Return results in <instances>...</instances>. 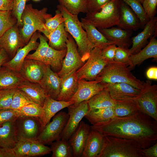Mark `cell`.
I'll use <instances>...</instances> for the list:
<instances>
[{"mask_svg":"<svg viewBox=\"0 0 157 157\" xmlns=\"http://www.w3.org/2000/svg\"><path fill=\"white\" fill-rule=\"evenodd\" d=\"M90 127V129L98 131L103 136L134 140L143 149L157 142V121L140 110L133 115L115 117Z\"/></svg>","mask_w":157,"mask_h":157,"instance_id":"obj_1","label":"cell"},{"mask_svg":"<svg viewBox=\"0 0 157 157\" xmlns=\"http://www.w3.org/2000/svg\"><path fill=\"white\" fill-rule=\"evenodd\" d=\"M57 7L64 19V25L66 31L74 39L82 59L85 62L94 46L88 40L86 33L82 27L78 15L71 13L59 4Z\"/></svg>","mask_w":157,"mask_h":157,"instance_id":"obj_2","label":"cell"},{"mask_svg":"<svg viewBox=\"0 0 157 157\" xmlns=\"http://www.w3.org/2000/svg\"><path fill=\"white\" fill-rule=\"evenodd\" d=\"M48 8L40 10L33 8L32 4L26 5L21 17L22 26L19 28L20 33L26 44L32 35L38 31L43 33L47 38L48 33L45 26V19L51 14L47 13Z\"/></svg>","mask_w":157,"mask_h":157,"instance_id":"obj_3","label":"cell"},{"mask_svg":"<svg viewBox=\"0 0 157 157\" xmlns=\"http://www.w3.org/2000/svg\"><path fill=\"white\" fill-rule=\"evenodd\" d=\"M127 66L124 63L114 60L109 61L94 80L105 83H126L142 90L143 81L133 75Z\"/></svg>","mask_w":157,"mask_h":157,"instance_id":"obj_4","label":"cell"},{"mask_svg":"<svg viewBox=\"0 0 157 157\" xmlns=\"http://www.w3.org/2000/svg\"><path fill=\"white\" fill-rule=\"evenodd\" d=\"M104 137L103 145L98 157H143L142 148L135 141L110 136Z\"/></svg>","mask_w":157,"mask_h":157,"instance_id":"obj_5","label":"cell"},{"mask_svg":"<svg viewBox=\"0 0 157 157\" xmlns=\"http://www.w3.org/2000/svg\"><path fill=\"white\" fill-rule=\"evenodd\" d=\"M39 39V44L35 51L33 53L28 54L26 58L36 60L49 65L53 71L58 72L61 68L67 49L58 50L52 48L48 44L47 38L40 33Z\"/></svg>","mask_w":157,"mask_h":157,"instance_id":"obj_6","label":"cell"},{"mask_svg":"<svg viewBox=\"0 0 157 157\" xmlns=\"http://www.w3.org/2000/svg\"><path fill=\"white\" fill-rule=\"evenodd\" d=\"M120 0H111L99 11L87 13L85 18L97 28H107L117 25L120 15Z\"/></svg>","mask_w":157,"mask_h":157,"instance_id":"obj_7","label":"cell"},{"mask_svg":"<svg viewBox=\"0 0 157 157\" xmlns=\"http://www.w3.org/2000/svg\"><path fill=\"white\" fill-rule=\"evenodd\" d=\"M102 48L94 46L84 64L76 71L78 79L88 81L95 79L109 61L103 57Z\"/></svg>","mask_w":157,"mask_h":157,"instance_id":"obj_8","label":"cell"},{"mask_svg":"<svg viewBox=\"0 0 157 157\" xmlns=\"http://www.w3.org/2000/svg\"><path fill=\"white\" fill-rule=\"evenodd\" d=\"M134 100L141 112L157 121V85L152 81H143V87Z\"/></svg>","mask_w":157,"mask_h":157,"instance_id":"obj_9","label":"cell"},{"mask_svg":"<svg viewBox=\"0 0 157 157\" xmlns=\"http://www.w3.org/2000/svg\"><path fill=\"white\" fill-rule=\"evenodd\" d=\"M69 117L68 114L63 111L56 114L52 121L49 122L40 132L37 140L45 145L60 139Z\"/></svg>","mask_w":157,"mask_h":157,"instance_id":"obj_10","label":"cell"},{"mask_svg":"<svg viewBox=\"0 0 157 157\" xmlns=\"http://www.w3.org/2000/svg\"><path fill=\"white\" fill-rule=\"evenodd\" d=\"M87 101L67 107L69 117L62 133L61 139L68 141L76 131L82 119L89 111Z\"/></svg>","mask_w":157,"mask_h":157,"instance_id":"obj_11","label":"cell"},{"mask_svg":"<svg viewBox=\"0 0 157 157\" xmlns=\"http://www.w3.org/2000/svg\"><path fill=\"white\" fill-rule=\"evenodd\" d=\"M66 45L67 52L63 61L61 68L57 72L61 78L72 71H77L85 63L82 60L78 50L77 45L69 33Z\"/></svg>","mask_w":157,"mask_h":157,"instance_id":"obj_12","label":"cell"},{"mask_svg":"<svg viewBox=\"0 0 157 157\" xmlns=\"http://www.w3.org/2000/svg\"><path fill=\"white\" fill-rule=\"evenodd\" d=\"M26 45L17 24L0 37V48L3 49L11 59L19 48Z\"/></svg>","mask_w":157,"mask_h":157,"instance_id":"obj_13","label":"cell"},{"mask_svg":"<svg viewBox=\"0 0 157 157\" xmlns=\"http://www.w3.org/2000/svg\"><path fill=\"white\" fill-rule=\"evenodd\" d=\"M78 83L77 90L71 99L74 104L88 100L103 90L106 84L96 80L87 81L84 79H78Z\"/></svg>","mask_w":157,"mask_h":157,"instance_id":"obj_14","label":"cell"},{"mask_svg":"<svg viewBox=\"0 0 157 157\" xmlns=\"http://www.w3.org/2000/svg\"><path fill=\"white\" fill-rule=\"evenodd\" d=\"M18 136L28 139H37L40 132L38 117L19 116L15 121Z\"/></svg>","mask_w":157,"mask_h":157,"instance_id":"obj_15","label":"cell"},{"mask_svg":"<svg viewBox=\"0 0 157 157\" xmlns=\"http://www.w3.org/2000/svg\"><path fill=\"white\" fill-rule=\"evenodd\" d=\"M74 104L73 100L67 101H58L53 99L48 95L42 106V115L38 118L40 132L58 112Z\"/></svg>","mask_w":157,"mask_h":157,"instance_id":"obj_16","label":"cell"},{"mask_svg":"<svg viewBox=\"0 0 157 157\" xmlns=\"http://www.w3.org/2000/svg\"><path fill=\"white\" fill-rule=\"evenodd\" d=\"M40 32L36 31L32 35L28 42L23 47L19 48L14 56L5 63L2 66L19 72L22 64L26 56L31 51L36 50L39 42L37 41L39 38Z\"/></svg>","mask_w":157,"mask_h":157,"instance_id":"obj_17","label":"cell"},{"mask_svg":"<svg viewBox=\"0 0 157 157\" xmlns=\"http://www.w3.org/2000/svg\"><path fill=\"white\" fill-rule=\"evenodd\" d=\"M143 30L131 39L132 47L129 49L131 55L138 53L148 43V40L157 33V17L155 16L149 19Z\"/></svg>","mask_w":157,"mask_h":157,"instance_id":"obj_18","label":"cell"},{"mask_svg":"<svg viewBox=\"0 0 157 157\" xmlns=\"http://www.w3.org/2000/svg\"><path fill=\"white\" fill-rule=\"evenodd\" d=\"M45 66L37 60L25 58L19 72L25 80L39 83L43 77Z\"/></svg>","mask_w":157,"mask_h":157,"instance_id":"obj_19","label":"cell"},{"mask_svg":"<svg viewBox=\"0 0 157 157\" xmlns=\"http://www.w3.org/2000/svg\"><path fill=\"white\" fill-rule=\"evenodd\" d=\"M61 78L57 72L53 71L50 65L45 64L44 75L39 83L48 95L56 99L60 92Z\"/></svg>","mask_w":157,"mask_h":157,"instance_id":"obj_20","label":"cell"},{"mask_svg":"<svg viewBox=\"0 0 157 157\" xmlns=\"http://www.w3.org/2000/svg\"><path fill=\"white\" fill-rule=\"evenodd\" d=\"M112 98L116 100L134 99L138 95L140 90L126 83H106L104 88Z\"/></svg>","mask_w":157,"mask_h":157,"instance_id":"obj_21","label":"cell"},{"mask_svg":"<svg viewBox=\"0 0 157 157\" xmlns=\"http://www.w3.org/2000/svg\"><path fill=\"white\" fill-rule=\"evenodd\" d=\"M90 130V127L89 125L83 121L80 122L69 141L73 156L81 157Z\"/></svg>","mask_w":157,"mask_h":157,"instance_id":"obj_22","label":"cell"},{"mask_svg":"<svg viewBox=\"0 0 157 157\" xmlns=\"http://www.w3.org/2000/svg\"><path fill=\"white\" fill-rule=\"evenodd\" d=\"M97 29L108 40L118 47L129 48L132 45L131 37L133 34L132 31L114 27Z\"/></svg>","mask_w":157,"mask_h":157,"instance_id":"obj_23","label":"cell"},{"mask_svg":"<svg viewBox=\"0 0 157 157\" xmlns=\"http://www.w3.org/2000/svg\"><path fill=\"white\" fill-rule=\"evenodd\" d=\"M117 27L120 28L136 31L141 28L138 17L127 4L120 0V15Z\"/></svg>","mask_w":157,"mask_h":157,"instance_id":"obj_24","label":"cell"},{"mask_svg":"<svg viewBox=\"0 0 157 157\" xmlns=\"http://www.w3.org/2000/svg\"><path fill=\"white\" fill-rule=\"evenodd\" d=\"M74 70L61 77L60 92L56 99L66 101L71 100L78 88V79Z\"/></svg>","mask_w":157,"mask_h":157,"instance_id":"obj_25","label":"cell"},{"mask_svg":"<svg viewBox=\"0 0 157 157\" xmlns=\"http://www.w3.org/2000/svg\"><path fill=\"white\" fill-rule=\"evenodd\" d=\"M17 88L24 92L35 103L42 107L48 95L39 83L26 80L21 83Z\"/></svg>","mask_w":157,"mask_h":157,"instance_id":"obj_26","label":"cell"},{"mask_svg":"<svg viewBox=\"0 0 157 157\" xmlns=\"http://www.w3.org/2000/svg\"><path fill=\"white\" fill-rule=\"evenodd\" d=\"M157 34L150 38L148 44L138 53L131 55L130 57V66L129 68L132 69L145 60L151 58H157Z\"/></svg>","mask_w":157,"mask_h":157,"instance_id":"obj_27","label":"cell"},{"mask_svg":"<svg viewBox=\"0 0 157 157\" xmlns=\"http://www.w3.org/2000/svg\"><path fill=\"white\" fill-rule=\"evenodd\" d=\"M81 23L86 33L88 40L94 46L103 49L110 44H114L108 40L92 23L85 18H81Z\"/></svg>","mask_w":157,"mask_h":157,"instance_id":"obj_28","label":"cell"},{"mask_svg":"<svg viewBox=\"0 0 157 157\" xmlns=\"http://www.w3.org/2000/svg\"><path fill=\"white\" fill-rule=\"evenodd\" d=\"M104 137L98 131L90 130L81 157H98L103 144Z\"/></svg>","mask_w":157,"mask_h":157,"instance_id":"obj_29","label":"cell"},{"mask_svg":"<svg viewBox=\"0 0 157 157\" xmlns=\"http://www.w3.org/2000/svg\"><path fill=\"white\" fill-rule=\"evenodd\" d=\"M25 80L19 72L4 66L0 67V90L17 88Z\"/></svg>","mask_w":157,"mask_h":157,"instance_id":"obj_30","label":"cell"},{"mask_svg":"<svg viewBox=\"0 0 157 157\" xmlns=\"http://www.w3.org/2000/svg\"><path fill=\"white\" fill-rule=\"evenodd\" d=\"M17 139L15 121L6 122L0 126V148H13Z\"/></svg>","mask_w":157,"mask_h":157,"instance_id":"obj_31","label":"cell"},{"mask_svg":"<svg viewBox=\"0 0 157 157\" xmlns=\"http://www.w3.org/2000/svg\"><path fill=\"white\" fill-rule=\"evenodd\" d=\"M69 33L66 31L64 22L59 25L52 32L47 38L49 45L58 50L67 49L66 42L68 40Z\"/></svg>","mask_w":157,"mask_h":157,"instance_id":"obj_32","label":"cell"},{"mask_svg":"<svg viewBox=\"0 0 157 157\" xmlns=\"http://www.w3.org/2000/svg\"><path fill=\"white\" fill-rule=\"evenodd\" d=\"M115 100L113 107L115 117H123L133 115L139 110L136 102L133 99Z\"/></svg>","mask_w":157,"mask_h":157,"instance_id":"obj_33","label":"cell"},{"mask_svg":"<svg viewBox=\"0 0 157 157\" xmlns=\"http://www.w3.org/2000/svg\"><path fill=\"white\" fill-rule=\"evenodd\" d=\"M87 101L89 110H90L105 107H113L115 105V100L112 98L108 92L104 89Z\"/></svg>","mask_w":157,"mask_h":157,"instance_id":"obj_34","label":"cell"},{"mask_svg":"<svg viewBox=\"0 0 157 157\" xmlns=\"http://www.w3.org/2000/svg\"><path fill=\"white\" fill-rule=\"evenodd\" d=\"M85 117L92 124L108 121L115 117L113 107L89 110Z\"/></svg>","mask_w":157,"mask_h":157,"instance_id":"obj_35","label":"cell"},{"mask_svg":"<svg viewBox=\"0 0 157 157\" xmlns=\"http://www.w3.org/2000/svg\"><path fill=\"white\" fill-rule=\"evenodd\" d=\"M59 4L72 14L78 15L80 13H87L86 0H58Z\"/></svg>","mask_w":157,"mask_h":157,"instance_id":"obj_36","label":"cell"},{"mask_svg":"<svg viewBox=\"0 0 157 157\" xmlns=\"http://www.w3.org/2000/svg\"><path fill=\"white\" fill-rule=\"evenodd\" d=\"M51 149L52 157H71L73 156L68 141L58 140L51 143Z\"/></svg>","mask_w":157,"mask_h":157,"instance_id":"obj_37","label":"cell"},{"mask_svg":"<svg viewBox=\"0 0 157 157\" xmlns=\"http://www.w3.org/2000/svg\"><path fill=\"white\" fill-rule=\"evenodd\" d=\"M17 23V19L12 10L0 11V37Z\"/></svg>","mask_w":157,"mask_h":157,"instance_id":"obj_38","label":"cell"},{"mask_svg":"<svg viewBox=\"0 0 157 157\" xmlns=\"http://www.w3.org/2000/svg\"><path fill=\"white\" fill-rule=\"evenodd\" d=\"M129 6L136 15L140 20L141 28L143 29L149 20L145 13L139 0H122Z\"/></svg>","mask_w":157,"mask_h":157,"instance_id":"obj_39","label":"cell"},{"mask_svg":"<svg viewBox=\"0 0 157 157\" xmlns=\"http://www.w3.org/2000/svg\"><path fill=\"white\" fill-rule=\"evenodd\" d=\"M31 144V139L18 136L13 150L15 157H28Z\"/></svg>","mask_w":157,"mask_h":157,"instance_id":"obj_40","label":"cell"},{"mask_svg":"<svg viewBox=\"0 0 157 157\" xmlns=\"http://www.w3.org/2000/svg\"><path fill=\"white\" fill-rule=\"evenodd\" d=\"M33 103H35L28 95L17 88L14 94L10 108L17 110L28 104Z\"/></svg>","mask_w":157,"mask_h":157,"instance_id":"obj_41","label":"cell"},{"mask_svg":"<svg viewBox=\"0 0 157 157\" xmlns=\"http://www.w3.org/2000/svg\"><path fill=\"white\" fill-rule=\"evenodd\" d=\"M64 22V19L61 12L58 9L56 11L55 15L53 17H52L51 14L45 18V25L48 35L47 39L49 35Z\"/></svg>","mask_w":157,"mask_h":157,"instance_id":"obj_42","label":"cell"},{"mask_svg":"<svg viewBox=\"0 0 157 157\" xmlns=\"http://www.w3.org/2000/svg\"><path fill=\"white\" fill-rule=\"evenodd\" d=\"M20 116H24L34 117H40L42 115V107L38 104L33 103L25 106L18 110H15Z\"/></svg>","mask_w":157,"mask_h":157,"instance_id":"obj_43","label":"cell"},{"mask_svg":"<svg viewBox=\"0 0 157 157\" xmlns=\"http://www.w3.org/2000/svg\"><path fill=\"white\" fill-rule=\"evenodd\" d=\"M31 144L28 157L44 156L49 154L51 148L41 143L37 139H31Z\"/></svg>","mask_w":157,"mask_h":157,"instance_id":"obj_44","label":"cell"},{"mask_svg":"<svg viewBox=\"0 0 157 157\" xmlns=\"http://www.w3.org/2000/svg\"><path fill=\"white\" fill-rule=\"evenodd\" d=\"M17 88L0 90V110L10 108Z\"/></svg>","mask_w":157,"mask_h":157,"instance_id":"obj_45","label":"cell"},{"mask_svg":"<svg viewBox=\"0 0 157 157\" xmlns=\"http://www.w3.org/2000/svg\"><path fill=\"white\" fill-rule=\"evenodd\" d=\"M29 0H14L12 12L17 19V25L19 28L22 24L21 21V17L25 8L26 2Z\"/></svg>","mask_w":157,"mask_h":157,"instance_id":"obj_46","label":"cell"},{"mask_svg":"<svg viewBox=\"0 0 157 157\" xmlns=\"http://www.w3.org/2000/svg\"><path fill=\"white\" fill-rule=\"evenodd\" d=\"M131 54L129 48L117 47L114 60L127 65L129 67L131 65L130 57Z\"/></svg>","mask_w":157,"mask_h":157,"instance_id":"obj_47","label":"cell"},{"mask_svg":"<svg viewBox=\"0 0 157 157\" xmlns=\"http://www.w3.org/2000/svg\"><path fill=\"white\" fill-rule=\"evenodd\" d=\"M20 116L15 110L10 109L0 110V126L8 122H15Z\"/></svg>","mask_w":157,"mask_h":157,"instance_id":"obj_48","label":"cell"},{"mask_svg":"<svg viewBox=\"0 0 157 157\" xmlns=\"http://www.w3.org/2000/svg\"><path fill=\"white\" fill-rule=\"evenodd\" d=\"M142 3L144 12L149 19L156 16L157 0H143Z\"/></svg>","mask_w":157,"mask_h":157,"instance_id":"obj_49","label":"cell"},{"mask_svg":"<svg viewBox=\"0 0 157 157\" xmlns=\"http://www.w3.org/2000/svg\"><path fill=\"white\" fill-rule=\"evenodd\" d=\"M111 0H86L88 13L97 11Z\"/></svg>","mask_w":157,"mask_h":157,"instance_id":"obj_50","label":"cell"},{"mask_svg":"<svg viewBox=\"0 0 157 157\" xmlns=\"http://www.w3.org/2000/svg\"><path fill=\"white\" fill-rule=\"evenodd\" d=\"M117 47L115 44H112L103 49L101 54L103 58L108 61L114 60Z\"/></svg>","mask_w":157,"mask_h":157,"instance_id":"obj_51","label":"cell"},{"mask_svg":"<svg viewBox=\"0 0 157 157\" xmlns=\"http://www.w3.org/2000/svg\"><path fill=\"white\" fill-rule=\"evenodd\" d=\"M141 153L143 157H157V142L147 148L142 149Z\"/></svg>","mask_w":157,"mask_h":157,"instance_id":"obj_52","label":"cell"},{"mask_svg":"<svg viewBox=\"0 0 157 157\" xmlns=\"http://www.w3.org/2000/svg\"><path fill=\"white\" fill-rule=\"evenodd\" d=\"M14 0H0V11L12 10Z\"/></svg>","mask_w":157,"mask_h":157,"instance_id":"obj_53","label":"cell"},{"mask_svg":"<svg viewBox=\"0 0 157 157\" xmlns=\"http://www.w3.org/2000/svg\"><path fill=\"white\" fill-rule=\"evenodd\" d=\"M0 157H15L13 148H0Z\"/></svg>","mask_w":157,"mask_h":157,"instance_id":"obj_54","label":"cell"},{"mask_svg":"<svg viewBox=\"0 0 157 157\" xmlns=\"http://www.w3.org/2000/svg\"><path fill=\"white\" fill-rule=\"evenodd\" d=\"M146 76L149 79L157 80V67H153L149 68L146 72Z\"/></svg>","mask_w":157,"mask_h":157,"instance_id":"obj_55","label":"cell"},{"mask_svg":"<svg viewBox=\"0 0 157 157\" xmlns=\"http://www.w3.org/2000/svg\"><path fill=\"white\" fill-rule=\"evenodd\" d=\"M10 59V57L6 51L3 49H1L0 50V67Z\"/></svg>","mask_w":157,"mask_h":157,"instance_id":"obj_56","label":"cell"},{"mask_svg":"<svg viewBox=\"0 0 157 157\" xmlns=\"http://www.w3.org/2000/svg\"><path fill=\"white\" fill-rule=\"evenodd\" d=\"M33 1H40V0H33Z\"/></svg>","mask_w":157,"mask_h":157,"instance_id":"obj_57","label":"cell"},{"mask_svg":"<svg viewBox=\"0 0 157 157\" xmlns=\"http://www.w3.org/2000/svg\"><path fill=\"white\" fill-rule=\"evenodd\" d=\"M139 0L141 2V3H142V2L143 0Z\"/></svg>","mask_w":157,"mask_h":157,"instance_id":"obj_58","label":"cell"},{"mask_svg":"<svg viewBox=\"0 0 157 157\" xmlns=\"http://www.w3.org/2000/svg\"><path fill=\"white\" fill-rule=\"evenodd\" d=\"M1 49L0 48V50Z\"/></svg>","mask_w":157,"mask_h":157,"instance_id":"obj_59","label":"cell"}]
</instances>
